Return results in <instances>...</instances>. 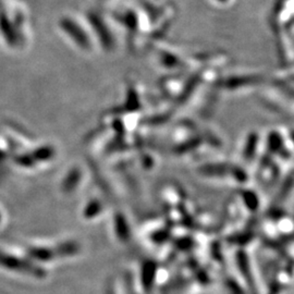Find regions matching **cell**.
Wrapping results in <instances>:
<instances>
[{"label": "cell", "instance_id": "cell-4", "mask_svg": "<svg viewBox=\"0 0 294 294\" xmlns=\"http://www.w3.org/2000/svg\"><path fill=\"white\" fill-rule=\"evenodd\" d=\"M0 222H2V213H0Z\"/></svg>", "mask_w": 294, "mask_h": 294}, {"label": "cell", "instance_id": "cell-3", "mask_svg": "<svg viewBox=\"0 0 294 294\" xmlns=\"http://www.w3.org/2000/svg\"><path fill=\"white\" fill-rule=\"evenodd\" d=\"M29 255L34 260L47 262V260H50L56 255V253L53 250L46 249V247H31V249H29Z\"/></svg>", "mask_w": 294, "mask_h": 294}, {"label": "cell", "instance_id": "cell-1", "mask_svg": "<svg viewBox=\"0 0 294 294\" xmlns=\"http://www.w3.org/2000/svg\"><path fill=\"white\" fill-rule=\"evenodd\" d=\"M0 266L13 271L29 273V275L36 278H44L46 275V272L41 267L31 262V260L20 258L3 252H0Z\"/></svg>", "mask_w": 294, "mask_h": 294}, {"label": "cell", "instance_id": "cell-2", "mask_svg": "<svg viewBox=\"0 0 294 294\" xmlns=\"http://www.w3.org/2000/svg\"><path fill=\"white\" fill-rule=\"evenodd\" d=\"M62 26H63V29L65 31H71V32H75V33H70L71 36L77 39L78 43L82 46V47H89L90 46V43H89V39L88 38H84L83 34H82V31L81 29L79 28V26L77 25H73V22L71 21V20H64V21L62 22Z\"/></svg>", "mask_w": 294, "mask_h": 294}]
</instances>
